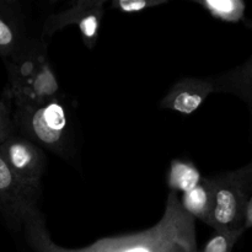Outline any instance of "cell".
Listing matches in <instances>:
<instances>
[{
  "label": "cell",
  "instance_id": "1",
  "mask_svg": "<svg viewBox=\"0 0 252 252\" xmlns=\"http://www.w3.org/2000/svg\"><path fill=\"white\" fill-rule=\"evenodd\" d=\"M196 219L184 209L181 199L169 192L165 211L157 224L138 233L110 236L79 249H68L53 241L41 211L24 224V236L33 252H197Z\"/></svg>",
  "mask_w": 252,
  "mask_h": 252
},
{
  "label": "cell",
  "instance_id": "2",
  "mask_svg": "<svg viewBox=\"0 0 252 252\" xmlns=\"http://www.w3.org/2000/svg\"><path fill=\"white\" fill-rule=\"evenodd\" d=\"M71 118L68 98L63 94L42 105L14 110L15 130L64 160H70L76 150Z\"/></svg>",
  "mask_w": 252,
  "mask_h": 252
},
{
  "label": "cell",
  "instance_id": "3",
  "mask_svg": "<svg viewBox=\"0 0 252 252\" xmlns=\"http://www.w3.org/2000/svg\"><path fill=\"white\" fill-rule=\"evenodd\" d=\"M4 63L7 71L5 96L15 108L42 105L62 94L49 63L48 43L43 39Z\"/></svg>",
  "mask_w": 252,
  "mask_h": 252
},
{
  "label": "cell",
  "instance_id": "4",
  "mask_svg": "<svg viewBox=\"0 0 252 252\" xmlns=\"http://www.w3.org/2000/svg\"><path fill=\"white\" fill-rule=\"evenodd\" d=\"M211 179L213 191V214L211 228L214 231H245L246 208L252 193L250 164Z\"/></svg>",
  "mask_w": 252,
  "mask_h": 252
},
{
  "label": "cell",
  "instance_id": "5",
  "mask_svg": "<svg viewBox=\"0 0 252 252\" xmlns=\"http://www.w3.org/2000/svg\"><path fill=\"white\" fill-rule=\"evenodd\" d=\"M105 9L106 0H76L68 2L44 19L39 30L41 38L48 43L54 33L65 27L76 26L86 48L94 49L98 41Z\"/></svg>",
  "mask_w": 252,
  "mask_h": 252
},
{
  "label": "cell",
  "instance_id": "6",
  "mask_svg": "<svg viewBox=\"0 0 252 252\" xmlns=\"http://www.w3.org/2000/svg\"><path fill=\"white\" fill-rule=\"evenodd\" d=\"M41 193L27 187L0 153V217L14 231H21L31 214L39 211Z\"/></svg>",
  "mask_w": 252,
  "mask_h": 252
},
{
  "label": "cell",
  "instance_id": "7",
  "mask_svg": "<svg viewBox=\"0 0 252 252\" xmlns=\"http://www.w3.org/2000/svg\"><path fill=\"white\" fill-rule=\"evenodd\" d=\"M0 153L15 175L33 191L41 193L42 179L47 169L44 150L20 134H11L1 145Z\"/></svg>",
  "mask_w": 252,
  "mask_h": 252
},
{
  "label": "cell",
  "instance_id": "8",
  "mask_svg": "<svg viewBox=\"0 0 252 252\" xmlns=\"http://www.w3.org/2000/svg\"><path fill=\"white\" fill-rule=\"evenodd\" d=\"M41 34L30 30L29 19L16 0H0V58L9 61L41 41Z\"/></svg>",
  "mask_w": 252,
  "mask_h": 252
},
{
  "label": "cell",
  "instance_id": "9",
  "mask_svg": "<svg viewBox=\"0 0 252 252\" xmlns=\"http://www.w3.org/2000/svg\"><path fill=\"white\" fill-rule=\"evenodd\" d=\"M214 93L213 78H184L171 86L160 101V107L181 115H192Z\"/></svg>",
  "mask_w": 252,
  "mask_h": 252
},
{
  "label": "cell",
  "instance_id": "10",
  "mask_svg": "<svg viewBox=\"0 0 252 252\" xmlns=\"http://www.w3.org/2000/svg\"><path fill=\"white\" fill-rule=\"evenodd\" d=\"M213 81L216 93L235 95L252 113V56L231 70L213 76Z\"/></svg>",
  "mask_w": 252,
  "mask_h": 252
},
{
  "label": "cell",
  "instance_id": "11",
  "mask_svg": "<svg viewBox=\"0 0 252 252\" xmlns=\"http://www.w3.org/2000/svg\"><path fill=\"white\" fill-rule=\"evenodd\" d=\"M180 199L184 209L189 216L211 226L213 214V191L209 177H203L198 186L182 194V198Z\"/></svg>",
  "mask_w": 252,
  "mask_h": 252
},
{
  "label": "cell",
  "instance_id": "12",
  "mask_svg": "<svg viewBox=\"0 0 252 252\" xmlns=\"http://www.w3.org/2000/svg\"><path fill=\"white\" fill-rule=\"evenodd\" d=\"M201 172L191 161L174 159L170 164L167 174V186L170 192H182V194L191 191L202 182Z\"/></svg>",
  "mask_w": 252,
  "mask_h": 252
},
{
  "label": "cell",
  "instance_id": "13",
  "mask_svg": "<svg viewBox=\"0 0 252 252\" xmlns=\"http://www.w3.org/2000/svg\"><path fill=\"white\" fill-rule=\"evenodd\" d=\"M194 2L220 21L235 24L246 19V4L243 0H194Z\"/></svg>",
  "mask_w": 252,
  "mask_h": 252
},
{
  "label": "cell",
  "instance_id": "14",
  "mask_svg": "<svg viewBox=\"0 0 252 252\" xmlns=\"http://www.w3.org/2000/svg\"><path fill=\"white\" fill-rule=\"evenodd\" d=\"M243 231H214L202 250L197 252H233Z\"/></svg>",
  "mask_w": 252,
  "mask_h": 252
},
{
  "label": "cell",
  "instance_id": "15",
  "mask_svg": "<svg viewBox=\"0 0 252 252\" xmlns=\"http://www.w3.org/2000/svg\"><path fill=\"white\" fill-rule=\"evenodd\" d=\"M167 4V0H113L111 6L125 14H135Z\"/></svg>",
  "mask_w": 252,
  "mask_h": 252
},
{
  "label": "cell",
  "instance_id": "16",
  "mask_svg": "<svg viewBox=\"0 0 252 252\" xmlns=\"http://www.w3.org/2000/svg\"><path fill=\"white\" fill-rule=\"evenodd\" d=\"M7 101H10L9 98H0V132L14 134V112Z\"/></svg>",
  "mask_w": 252,
  "mask_h": 252
},
{
  "label": "cell",
  "instance_id": "17",
  "mask_svg": "<svg viewBox=\"0 0 252 252\" xmlns=\"http://www.w3.org/2000/svg\"><path fill=\"white\" fill-rule=\"evenodd\" d=\"M251 166V165H250ZM252 228V193L249 199L248 208H246V218H245V230Z\"/></svg>",
  "mask_w": 252,
  "mask_h": 252
},
{
  "label": "cell",
  "instance_id": "18",
  "mask_svg": "<svg viewBox=\"0 0 252 252\" xmlns=\"http://www.w3.org/2000/svg\"><path fill=\"white\" fill-rule=\"evenodd\" d=\"M10 133H5V132H0V145L2 144V143L5 142V140L7 139V138L10 137Z\"/></svg>",
  "mask_w": 252,
  "mask_h": 252
},
{
  "label": "cell",
  "instance_id": "19",
  "mask_svg": "<svg viewBox=\"0 0 252 252\" xmlns=\"http://www.w3.org/2000/svg\"><path fill=\"white\" fill-rule=\"evenodd\" d=\"M244 25H245V26L246 27H249V29H250L251 30V31H252V20H249V19H245V20H244Z\"/></svg>",
  "mask_w": 252,
  "mask_h": 252
},
{
  "label": "cell",
  "instance_id": "20",
  "mask_svg": "<svg viewBox=\"0 0 252 252\" xmlns=\"http://www.w3.org/2000/svg\"><path fill=\"white\" fill-rule=\"evenodd\" d=\"M250 165H251V167H252V161H251V162H250Z\"/></svg>",
  "mask_w": 252,
  "mask_h": 252
}]
</instances>
